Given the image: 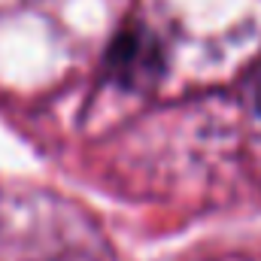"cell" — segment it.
<instances>
[{"mask_svg": "<svg viewBox=\"0 0 261 261\" xmlns=\"http://www.w3.org/2000/svg\"><path fill=\"white\" fill-rule=\"evenodd\" d=\"M255 107H258V113H261V79H258V85H255Z\"/></svg>", "mask_w": 261, "mask_h": 261, "instance_id": "2", "label": "cell"}, {"mask_svg": "<svg viewBox=\"0 0 261 261\" xmlns=\"http://www.w3.org/2000/svg\"><path fill=\"white\" fill-rule=\"evenodd\" d=\"M158 61H161L158 43L143 31H128L125 37H119V43L113 49L110 70L119 82L137 85V82L152 79L158 73Z\"/></svg>", "mask_w": 261, "mask_h": 261, "instance_id": "1", "label": "cell"}]
</instances>
